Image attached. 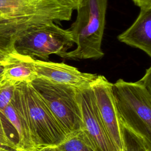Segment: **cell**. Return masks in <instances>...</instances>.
Instances as JSON below:
<instances>
[{
	"label": "cell",
	"mask_w": 151,
	"mask_h": 151,
	"mask_svg": "<svg viewBox=\"0 0 151 151\" xmlns=\"http://www.w3.org/2000/svg\"><path fill=\"white\" fill-rule=\"evenodd\" d=\"M68 0H0V49L15 52L14 43L25 31L37 25L71 18Z\"/></svg>",
	"instance_id": "6da1fadb"
},
{
	"label": "cell",
	"mask_w": 151,
	"mask_h": 151,
	"mask_svg": "<svg viewBox=\"0 0 151 151\" xmlns=\"http://www.w3.org/2000/svg\"><path fill=\"white\" fill-rule=\"evenodd\" d=\"M111 91L126 140H133L151 150V88L139 80L119 79Z\"/></svg>",
	"instance_id": "7a4b0ae2"
},
{
	"label": "cell",
	"mask_w": 151,
	"mask_h": 151,
	"mask_svg": "<svg viewBox=\"0 0 151 151\" xmlns=\"http://www.w3.org/2000/svg\"><path fill=\"white\" fill-rule=\"evenodd\" d=\"M107 7V0H82L77 15L69 29L76 49L67 51L63 58L70 60L100 59Z\"/></svg>",
	"instance_id": "3957f363"
},
{
	"label": "cell",
	"mask_w": 151,
	"mask_h": 151,
	"mask_svg": "<svg viewBox=\"0 0 151 151\" xmlns=\"http://www.w3.org/2000/svg\"><path fill=\"white\" fill-rule=\"evenodd\" d=\"M36 149L57 146L67 134L30 83L17 84Z\"/></svg>",
	"instance_id": "277c9868"
},
{
	"label": "cell",
	"mask_w": 151,
	"mask_h": 151,
	"mask_svg": "<svg viewBox=\"0 0 151 151\" xmlns=\"http://www.w3.org/2000/svg\"><path fill=\"white\" fill-rule=\"evenodd\" d=\"M30 83L67 135L83 129L78 89L38 77Z\"/></svg>",
	"instance_id": "5b68a950"
},
{
	"label": "cell",
	"mask_w": 151,
	"mask_h": 151,
	"mask_svg": "<svg viewBox=\"0 0 151 151\" xmlns=\"http://www.w3.org/2000/svg\"><path fill=\"white\" fill-rule=\"evenodd\" d=\"M74 44L69 29L47 22L25 31L15 41L14 49L21 55L47 61L51 54L63 58Z\"/></svg>",
	"instance_id": "8992f818"
},
{
	"label": "cell",
	"mask_w": 151,
	"mask_h": 151,
	"mask_svg": "<svg viewBox=\"0 0 151 151\" xmlns=\"http://www.w3.org/2000/svg\"><path fill=\"white\" fill-rule=\"evenodd\" d=\"M111 83L98 75L91 86L95 101L107 134L117 151H125L124 136L116 108Z\"/></svg>",
	"instance_id": "52a82bcc"
},
{
	"label": "cell",
	"mask_w": 151,
	"mask_h": 151,
	"mask_svg": "<svg viewBox=\"0 0 151 151\" xmlns=\"http://www.w3.org/2000/svg\"><path fill=\"white\" fill-rule=\"evenodd\" d=\"M77 96L81 110L83 130L92 142L96 150L117 151L101 120L91 86L78 90Z\"/></svg>",
	"instance_id": "ba28073f"
},
{
	"label": "cell",
	"mask_w": 151,
	"mask_h": 151,
	"mask_svg": "<svg viewBox=\"0 0 151 151\" xmlns=\"http://www.w3.org/2000/svg\"><path fill=\"white\" fill-rule=\"evenodd\" d=\"M33 62L37 77L71 86L78 90L90 87L98 77L96 74L81 72L77 68L64 63L35 58Z\"/></svg>",
	"instance_id": "9c48e42d"
},
{
	"label": "cell",
	"mask_w": 151,
	"mask_h": 151,
	"mask_svg": "<svg viewBox=\"0 0 151 151\" xmlns=\"http://www.w3.org/2000/svg\"><path fill=\"white\" fill-rule=\"evenodd\" d=\"M117 39L129 46L138 48L151 57V6L140 8L132 25Z\"/></svg>",
	"instance_id": "30bf717a"
},
{
	"label": "cell",
	"mask_w": 151,
	"mask_h": 151,
	"mask_svg": "<svg viewBox=\"0 0 151 151\" xmlns=\"http://www.w3.org/2000/svg\"><path fill=\"white\" fill-rule=\"evenodd\" d=\"M17 131L19 147L24 150L35 151L36 149L23 106L21 93L16 86L14 98L2 111Z\"/></svg>",
	"instance_id": "8fae6325"
},
{
	"label": "cell",
	"mask_w": 151,
	"mask_h": 151,
	"mask_svg": "<svg viewBox=\"0 0 151 151\" xmlns=\"http://www.w3.org/2000/svg\"><path fill=\"white\" fill-rule=\"evenodd\" d=\"M33 60V58L17 52L11 54L4 64V80L15 84L32 82L37 77Z\"/></svg>",
	"instance_id": "7c38bea8"
},
{
	"label": "cell",
	"mask_w": 151,
	"mask_h": 151,
	"mask_svg": "<svg viewBox=\"0 0 151 151\" xmlns=\"http://www.w3.org/2000/svg\"><path fill=\"white\" fill-rule=\"evenodd\" d=\"M56 147L58 151H97L83 129L67 135Z\"/></svg>",
	"instance_id": "4fadbf2b"
},
{
	"label": "cell",
	"mask_w": 151,
	"mask_h": 151,
	"mask_svg": "<svg viewBox=\"0 0 151 151\" xmlns=\"http://www.w3.org/2000/svg\"><path fill=\"white\" fill-rule=\"evenodd\" d=\"M18 143L17 131L0 110V144L6 147L22 150L19 147Z\"/></svg>",
	"instance_id": "5bb4252c"
},
{
	"label": "cell",
	"mask_w": 151,
	"mask_h": 151,
	"mask_svg": "<svg viewBox=\"0 0 151 151\" xmlns=\"http://www.w3.org/2000/svg\"><path fill=\"white\" fill-rule=\"evenodd\" d=\"M17 84L5 80L0 84V110L1 111L14 98Z\"/></svg>",
	"instance_id": "9a60e30c"
},
{
	"label": "cell",
	"mask_w": 151,
	"mask_h": 151,
	"mask_svg": "<svg viewBox=\"0 0 151 151\" xmlns=\"http://www.w3.org/2000/svg\"><path fill=\"white\" fill-rule=\"evenodd\" d=\"M139 81L142 83L147 87L151 88V67H150L146 70L145 75L143 77L139 80Z\"/></svg>",
	"instance_id": "2e32d148"
},
{
	"label": "cell",
	"mask_w": 151,
	"mask_h": 151,
	"mask_svg": "<svg viewBox=\"0 0 151 151\" xmlns=\"http://www.w3.org/2000/svg\"><path fill=\"white\" fill-rule=\"evenodd\" d=\"M134 4L140 8L151 6V0H133Z\"/></svg>",
	"instance_id": "e0dca14e"
},
{
	"label": "cell",
	"mask_w": 151,
	"mask_h": 151,
	"mask_svg": "<svg viewBox=\"0 0 151 151\" xmlns=\"http://www.w3.org/2000/svg\"><path fill=\"white\" fill-rule=\"evenodd\" d=\"M11 54H9L4 50L0 49V63H5L9 58Z\"/></svg>",
	"instance_id": "ac0fdd59"
},
{
	"label": "cell",
	"mask_w": 151,
	"mask_h": 151,
	"mask_svg": "<svg viewBox=\"0 0 151 151\" xmlns=\"http://www.w3.org/2000/svg\"><path fill=\"white\" fill-rule=\"evenodd\" d=\"M35 151H58L56 146H46L37 149Z\"/></svg>",
	"instance_id": "d6986e66"
},
{
	"label": "cell",
	"mask_w": 151,
	"mask_h": 151,
	"mask_svg": "<svg viewBox=\"0 0 151 151\" xmlns=\"http://www.w3.org/2000/svg\"><path fill=\"white\" fill-rule=\"evenodd\" d=\"M0 151H27V150L13 149V148L4 146L0 144Z\"/></svg>",
	"instance_id": "ffe728a7"
},
{
	"label": "cell",
	"mask_w": 151,
	"mask_h": 151,
	"mask_svg": "<svg viewBox=\"0 0 151 151\" xmlns=\"http://www.w3.org/2000/svg\"><path fill=\"white\" fill-rule=\"evenodd\" d=\"M4 63H0V84L4 81Z\"/></svg>",
	"instance_id": "44dd1931"
},
{
	"label": "cell",
	"mask_w": 151,
	"mask_h": 151,
	"mask_svg": "<svg viewBox=\"0 0 151 151\" xmlns=\"http://www.w3.org/2000/svg\"><path fill=\"white\" fill-rule=\"evenodd\" d=\"M68 1L72 4V5L73 6V8H74V10H76L77 9V6L80 5L81 2L82 1V0H68Z\"/></svg>",
	"instance_id": "7402d4cb"
}]
</instances>
